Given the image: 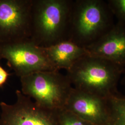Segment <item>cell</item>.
I'll return each instance as SVG.
<instances>
[{
    "mask_svg": "<svg viewBox=\"0 0 125 125\" xmlns=\"http://www.w3.org/2000/svg\"><path fill=\"white\" fill-rule=\"evenodd\" d=\"M124 69L88 54L76 61L66 75L74 88L107 99L119 92L118 86Z\"/></svg>",
    "mask_w": 125,
    "mask_h": 125,
    "instance_id": "obj_1",
    "label": "cell"
},
{
    "mask_svg": "<svg viewBox=\"0 0 125 125\" xmlns=\"http://www.w3.org/2000/svg\"><path fill=\"white\" fill-rule=\"evenodd\" d=\"M73 1L32 0L29 40L44 48L68 40Z\"/></svg>",
    "mask_w": 125,
    "mask_h": 125,
    "instance_id": "obj_2",
    "label": "cell"
},
{
    "mask_svg": "<svg viewBox=\"0 0 125 125\" xmlns=\"http://www.w3.org/2000/svg\"><path fill=\"white\" fill-rule=\"evenodd\" d=\"M107 1L73 0L68 40L86 48L109 31L115 23Z\"/></svg>",
    "mask_w": 125,
    "mask_h": 125,
    "instance_id": "obj_3",
    "label": "cell"
},
{
    "mask_svg": "<svg viewBox=\"0 0 125 125\" xmlns=\"http://www.w3.org/2000/svg\"><path fill=\"white\" fill-rule=\"evenodd\" d=\"M20 79L22 94L53 111L64 108L73 88L66 75L58 71L36 72Z\"/></svg>",
    "mask_w": 125,
    "mask_h": 125,
    "instance_id": "obj_4",
    "label": "cell"
},
{
    "mask_svg": "<svg viewBox=\"0 0 125 125\" xmlns=\"http://www.w3.org/2000/svg\"><path fill=\"white\" fill-rule=\"evenodd\" d=\"M20 78L36 72L56 71L50 62L43 47L29 39L0 43V60Z\"/></svg>",
    "mask_w": 125,
    "mask_h": 125,
    "instance_id": "obj_5",
    "label": "cell"
},
{
    "mask_svg": "<svg viewBox=\"0 0 125 125\" xmlns=\"http://www.w3.org/2000/svg\"><path fill=\"white\" fill-rule=\"evenodd\" d=\"M15 94L13 104L0 103V125H58V110L41 107L21 90H16Z\"/></svg>",
    "mask_w": 125,
    "mask_h": 125,
    "instance_id": "obj_6",
    "label": "cell"
},
{
    "mask_svg": "<svg viewBox=\"0 0 125 125\" xmlns=\"http://www.w3.org/2000/svg\"><path fill=\"white\" fill-rule=\"evenodd\" d=\"M32 0H0V43L29 39Z\"/></svg>",
    "mask_w": 125,
    "mask_h": 125,
    "instance_id": "obj_7",
    "label": "cell"
},
{
    "mask_svg": "<svg viewBox=\"0 0 125 125\" xmlns=\"http://www.w3.org/2000/svg\"><path fill=\"white\" fill-rule=\"evenodd\" d=\"M64 108L92 125H106L107 123V99L73 87Z\"/></svg>",
    "mask_w": 125,
    "mask_h": 125,
    "instance_id": "obj_8",
    "label": "cell"
},
{
    "mask_svg": "<svg viewBox=\"0 0 125 125\" xmlns=\"http://www.w3.org/2000/svg\"><path fill=\"white\" fill-rule=\"evenodd\" d=\"M89 55L105 59L125 68V26L115 23L112 28L85 48Z\"/></svg>",
    "mask_w": 125,
    "mask_h": 125,
    "instance_id": "obj_9",
    "label": "cell"
},
{
    "mask_svg": "<svg viewBox=\"0 0 125 125\" xmlns=\"http://www.w3.org/2000/svg\"><path fill=\"white\" fill-rule=\"evenodd\" d=\"M44 49L50 62L58 71L61 69L67 71L79 59L89 54L85 48L70 40H63Z\"/></svg>",
    "mask_w": 125,
    "mask_h": 125,
    "instance_id": "obj_10",
    "label": "cell"
},
{
    "mask_svg": "<svg viewBox=\"0 0 125 125\" xmlns=\"http://www.w3.org/2000/svg\"><path fill=\"white\" fill-rule=\"evenodd\" d=\"M107 100L108 116L106 125H125V95L119 92Z\"/></svg>",
    "mask_w": 125,
    "mask_h": 125,
    "instance_id": "obj_11",
    "label": "cell"
},
{
    "mask_svg": "<svg viewBox=\"0 0 125 125\" xmlns=\"http://www.w3.org/2000/svg\"><path fill=\"white\" fill-rule=\"evenodd\" d=\"M58 125H93L63 108L57 113Z\"/></svg>",
    "mask_w": 125,
    "mask_h": 125,
    "instance_id": "obj_12",
    "label": "cell"
},
{
    "mask_svg": "<svg viewBox=\"0 0 125 125\" xmlns=\"http://www.w3.org/2000/svg\"><path fill=\"white\" fill-rule=\"evenodd\" d=\"M112 13L115 17L117 22L125 26V0H107Z\"/></svg>",
    "mask_w": 125,
    "mask_h": 125,
    "instance_id": "obj_13",
    "label": "cell"
},
{
    "mask_svg": "<svg viewBox=\"0 0 125 125\" xmlns=\"http://www.w3.org/2000/svg\"><path fill=\"white\" fill-rule=\"evenodd\" d=\"M10 74L0 65V87L4 84Z\"/></svg>",
    "mask_w": 125,
    "mask_h": 125,
    "instance_id": "obj_14",
    "label": "cell"
},
{
    "mask_svg": "<svg viewBox=\"0 0 125 125\" xmlns=\"http://www.w3.org/2000/svg\"><path fill=\"white\" fill-rule=\"evenodd\" d=\"M120 83L121 84H122L123 86L125 87V68L124 69V71L123 73V74L121 76Z\"/></svg>",
    "mask_w": 125,
    "mask_h": 125,
    "instance_id": "obj_15",
    "label": "cell"
},
{
    "mask_svg": "<svg viewBox=\"0 0 125 125\" xmlns=\"http://www.w3.org/2000/svg\"><path fill=\"white\" fill-rule=\"evenodd\" d=\"M0 114H1V111H0Z\"/></svg>",
    "mask_w": 125,
    "mask_h": 125,
    "instance_id": "obj_16",
    "label": "cell"
}]
</instances>
